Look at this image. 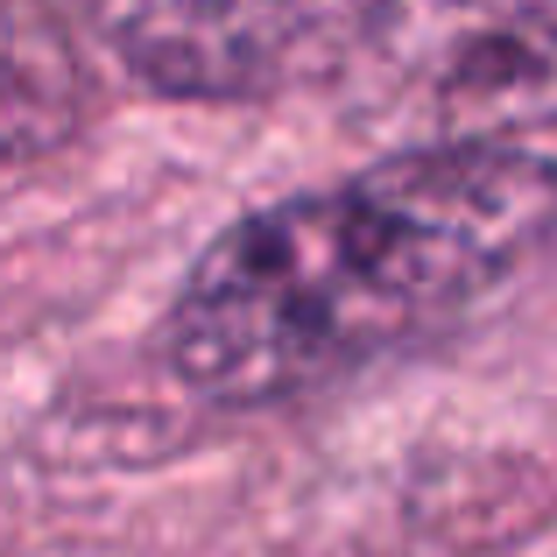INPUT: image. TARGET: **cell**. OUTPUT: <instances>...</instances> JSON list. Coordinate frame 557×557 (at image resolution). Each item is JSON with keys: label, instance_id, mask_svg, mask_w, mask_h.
<instances>
[{"label": "cell", "instance_id": "6da1fadb", "mask_svg": "<svg viewBox=\"0 0 557 557\" xmlns=\"http://www.w3.org/2000/svg\"><path fill=\"white\" fill-rule=\"evenodd\" d=\"M550 212L516 141H459L261 205L184 275L170 360L212 403H283L368 368L502 283Z\"/></svg>", "mask_w": 557, "mask_h": 557}, {"label": "cell", "instance_id": "7a4b0ae2", "mask_svg": "<svg viewBox=\"0 0 557 557\" xmlns=\"http://www.w3.org/2000/svg\"><path fill=\"white\" fill-rule=\"evenodd\" d=\"M141 85L177 99H269L332 71L388 0H71Z\"/></svg>", "mask_w": 557, "mask_h": 557}, {"label": "cell", "instance_id": "3957f363", "mask_svg": "<svg viewBox=\"0 0 557 557\" xmlns=\"http://www.w3.org/2000/svg\"><path fill=\"white\" fill-rule=\"evenodd\" d=\"M85 121V71L78 50L50 14L0 0V156L28 163L71 141Z\"/></svg>", "mask_w": 557, "mask_h": 557}]
</instances>
